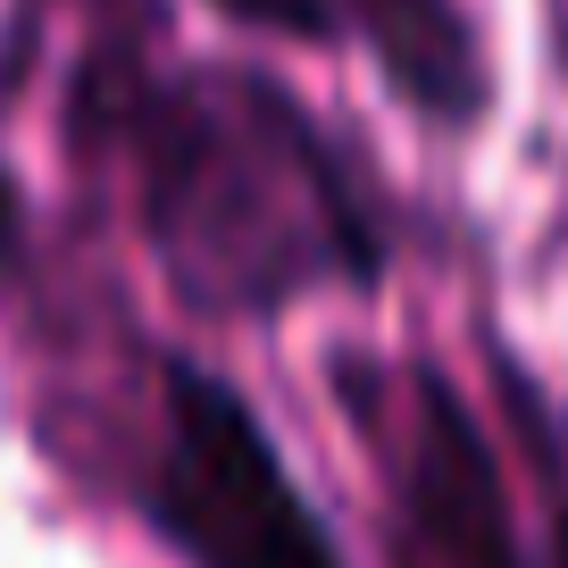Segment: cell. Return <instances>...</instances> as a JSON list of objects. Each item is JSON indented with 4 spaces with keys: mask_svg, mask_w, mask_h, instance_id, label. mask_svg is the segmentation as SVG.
<instances>
[{
    "mask_svg": "<svg viewBox=\"0 0 568 568\" xmlns=\"http://www.w3.org/2000/svg\"><path fill=\"white\" fill-rule=\"evenodd\" d=\"M142 217L193 302L267 310L368 276L376 226L335 142L267 75H184L142 125Z\"/></svg>",
    "mask_w": 568,
    "mask_h": 568,
    "instance_id": "6da1fadb",
    "label": "cell"
},
{
    "mask_svg": "<svg viewBox=\"0 0 568 568\" xmlns=\"http://www.w3.org/2000/svg\"><path fill=\"white\" fill-rule=\"evenodd\" d=\"M151 518L193 568H335L318 510L293 494L260 409L210 368L160 376Z\"/></svg>",
    "mask_w": 568,
    "mask_h": 568,
    "instance_id": "7a4b0ae2",
    "label": "cell"
},
{
    "mask_svg": "<svg viewBox=\"0 0 568 568\" xmlns=\"http://www.w3.org/2000/svg\"><path fill=\"white\" fill-rule=\"evenodd\" d=\"M359 435L385 468L402 568H518L501 468L435 368H385L359 385Z\"/></svg>",
    "mask_w": 568,
    "mask_h": 568,
    "instance_id": "3957f363",
    "label": "cell"
},
{
    "mask_svg": "<svg viewBox=\"0 0 568 568\" xmlns=\"http://www.w3.org/2000/svg\"><path fill=\"white\" fill-rule=\"evenodd\" d=\"M352 18L368 26L376 59L418 109H435V118L477 109L485 68H477V34H468L460 0H352Z\"/></svg>",
    "mask_w": 568,
    "mask_h": 568,
    "instance_id": "277c9868",
    "label": "cell"
}]
</instances>
